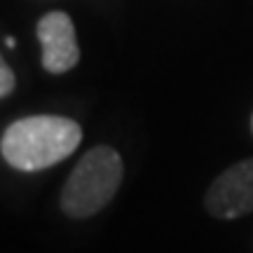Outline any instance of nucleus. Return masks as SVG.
<instances>
[{
  "mask_svg": "<svg viewBox=\"0 0 253 253\" xmlns=\"http://www.w3.org/2000/svg\"><path fill=\"white\" fill-rule=\"evenodd\" d=\"M82 141V129L75 120L61 115H33L17 120L5 129L0 153L14 169L40 171L66 160Z\"/></svg>",
  "mask_w": 253,
  "mask_h": 253,
  "instance_id": "f257e3e1",
  "label": "nucleus"
},
{
  "mask_svg": "<svg viewBox=\"0 0 253 253\" xmlns=\"http://www.w3.org/2000/svg\"><path fill=\"white\" fill-rule=\"evenodd\" d=\"M122 157L110 145H96L75 164L61 190V209L71 218H89L115 197L122 183Z\"/></svg>",
  "mask_w": 253,
  "mask_h": 253,
  "instance_id": "f03ea898",
  "label": "nucleus"
},
{
  "mask_svg": "<svg viewBox=\"0 0 253 253\" xmlns=\"http://www.w3.org/2000/svg\"><path fill=\"white\" fill-rule=\"evenodd\" d=\"M207 209L216 218H239L253 211V157L218 176L207 192Z\"/></svg>",
  "mask_w": 253,
  "mask_h": 253,
  "instance_id": "7ed1b4c3",
  "label": "nucleus"
},
{
  "mask_svg": "<svg viewBox=\"0 0 253 253\" xmlns=\"http://www.w3.org/2000/svg\"><path fill=\"white\" fill-rule=\"evenodd\" d=\"M38 40L42 45V66L49 73H66L80 61L75 26L66 12H49L38 21Z\"/></svg>",
  "mask_w": 253,
  "mask_h": 253,
  "instance_id": "20e7f679",
  "label": "nucleus"
},
{
  "mask_svg": "<svg viewBox=\"0 0 253 253\" xmlns=\"http://www.w3.org/2000/svg\"><path fill=\"white\" fill-rule=\"evenodd\" d=\"M14 73H12V68H9L7 63H5V59L0 56V99L2 96H7L9 91L14 89Z\"/></svg>",
  "mask_w": 253,
  "mask_h": 253,
  "instance_id": "39448f33",
  "label": "nucleus"
},
{
  "mask_svg": "<svg viewBox=\"0 0 253 253\" xmlns=\"http://www.w3.org/2000/svg\"><path fill=\"white\" fill-rule=\"evenodd\" d=\"M251 129H253V118H251Z\"/></svg>",
  "mask_w": 253,
  "mask_h": 253,
  "instance_id": "423d86ee",
  "label": "nucleus"
}]
</instances>
